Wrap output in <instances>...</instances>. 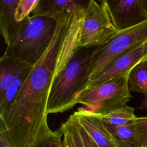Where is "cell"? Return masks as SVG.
<instances>
[{
  "label": "cell",
  "instance_id": "6da1fadb",
  "mask_svg": "<svg viewBox=\"0 0 147 147\" xmlns=\"http://www.w3.org/2000/svg\"><path fill=\"white\" fill-rule=\"evenodd\" d=\"M84 7L53 17L57 25L50 45L33 65L6 117L0 119V136L11 147H33L53 132L47 119L49 94L61 55L64 66L78 48Z\"/></svg>",
  "mask_w": 147,
  "mask_h": 147
},
{
  "label": "cell",
  "instance_id": "7a4b0ae2",
  "mask_svg": "<svg viewBox=\"0 0 147 147\" xmlns=\"http://www.w3.org/2000/svg\"><path fill=\"white\" fill-rule=\"evenodd\" d=\"M98 47L77 48L65 67L55 77L49 94L48 114L73 108L90 80L91 65Z\"/></svg>",
  "mask_w": 147,
  "mask_h": 147
},
{
  "label": "cell",
  "instance_id": "3957f363",
  "mask_svg": "<svg viewBox=\"0 0 147 147\" xmlns=\"http://www.w3.org/2000/svg\"><path fill=\"white\" fill-rule=\"evenodd\" d=\"M57 25L56 19L53 17L29 16L6 44L2 56L34 65L50 45Z\"/></svg>",
  "mask_w": 147,
  "mask_h": 147
},
{
  "label": "cell",
  "instance_id": "277c9868",
  "mask_svg": "<svg viewBox=\"0 0 147 147\" xmlns=\"http://www.w3.org/2000/svg\"><path fill=\"white\" fill-rule=\"evenodd\" d=\"M130 71L83 92L76 103L84 105L86 110L99 115L127 105L131 98L129 86Z\"/></svg>",
  "mask_w": 147,
  "mask_h": 147
},
{
  "label": "cell",
  "instance_id": "5b68a950",
  "mask_svg": "<svg viewBox=\"0 0 147 147\" xmlns=\"http://www.w3.org/2000/svg\"><path fill=\"white\" fill-rule=\"evenodd\" d=\"M118 33L106 0H88L84 8L78 48L103 46Z\"/></svg>",
  "mask_w": 147,
  "mask_h": 147
},
{
  "label": "cell",
  "instance_id": "8992f818",
  "mask_svg": "<svg viewBox=\"0 0 147 147\" xmlns=\"http://www.w3.org/2000/svg\"><path fill=\"white\" fill-rule=\"evenodd\" d=\"M33 65L2 56L0 59V119L4 118L25 84Z\"/></svg>",
  "mask_w": 147,
  "mask_h": 147
},
{
  "label": "cell",
  "instance_id": "52a82bcc",
  "mask_svg": "<svg viewBox=\"0 0 147 147\" xmlns=\"http://www.w3.org/2000/svg\"><path fill=\"white\" fill-rule=\"evenodd\" d=\"M146 38L147 21L119 32L109 42L103 46L98 47L91 63L90 80L95 77L108 63L116 57L144 42Z\"/></svg>",
  "mask_w": 147,
  "mask_h": 147
},
{
  "label": "cell",
  "instance_id": "ba28073f",
  "mask_svg": "<svg viewBox=\"0 0 147 147\" xmlns=\"http://www.w3.org/2000/svg\"><path fill=\"white\" fill-rule=\"evenodd\" d=\"M143 47L144 42L116 57L108 63L95 77L89 81L84 91L96 87L131 70L134 67L142 61Z\"/></svg>",
  "mask_w": 147,
  "mask_h": 147
},
{
  "label": "cell",
  "instance_id": "9c48e42d",
  "mask_svg": "<svg viewBox=\"0 0 147 147\" xmlns=\"http://www.w3.org/2000/svg\"><path fill=\"white\" fill-rule=\"evenodd\" d=\"M113 22L118 32L147 21L142 0H106Z\"/></svg>",
  "mask_w": 147,
  "mask_h": 147
},
{
  "label": "cell",
  "instance_id": "30bf717a",
  "mask_svg": "<svg viewBox=\"0 0 147 147\" xmlns=\"http://www.w3.org/2000/svg\"><path fill=\"white\" fill-rule=\"evenodd\" d=\"M73 114L99 147H118L111 133L97 114L84 107L79 108Z\"/></svg>",
  "mask_w": 147,
  "mask_h": 147
},
{
  "label": "cell",
  "instance_id": "8fae6325",
  "mask_svg": "<svg viewBox=\"0 0 147 147\" xmlns=\"http://www.w3.org/2000/svg\"><path fill=\"white\" fill-rule=\"evenodd\" d=\"M88 1V0H38L32 14L33 16L54 17L66 12L75 13L83 9Z\"/></svg>",
  "mask_w": 147,
  "mask_h": 147
},
{
  "label": "cell",
  "instance_id": "7c38bea8",
  "mask_svg": "<svg viewBox=\"0 0 147 147\" xmlns=\"http://www.w3.org/2000/svg\"><path fill=\"white\" fill-rule=\"evenodd\" d=\"M18 0H0V31L6 44L18 32L24 21L16 18V10Z\"/></svg>",
  "mask_w": 147,
  "mask_h": 147
},
{
  "label": "cell",
  "instance_id": "4fadbf2b",
  "mask_svg": "<svg viewBox=\"0 0 147 147\" xmlns=\"http://www.w3.org/2000/svg\"><path fill=\"white\" fill-rule=\"evenodd\" d=\"M133 121L120 126H106L118 147H139L136 127Z\"/></svg>",
  "mask_w": 147,
  "mask_h": 147
},
{
  "label": "cell",
  "instance_id": "5bb4252c",
  "mask_svg": "<svg viewBox=\"0 0 147 147\" xmlns=\"http://www.w3.org/2000/svg\"><path fill=\"white\" fill-rule=\"evenodd\" d=\"M135 109L127 105L115 109L105 115H98L106 126L115 127L128 124L136 119Z\"/></svg>",
  "mask_w": 147,
  "mask_h": 147
},
{
  "label": "cell",
  "instance_id": "9a60e30c",
  "mask_svg": "<svg viewBox=\"0 0 147 147\" xmlns=\"http://www.w3.org/2000/svg\"><path fill=\"white\" fill-rule=\"evenodd\" d=\"M129 86L130 91L147 95V60L141 61L132 68Z\"/></svg>",
  "mask_w": 147,
  "mask_h": 147
},
{
  "label": "cell",
  "instance_id": "2e32d148",
  "mask_svg": "<svg viewBox=\"0 0 147 147\" xmlns=\"http://www.w3.org/2000/svg\"><path fill=\"white\" fill-rule=\"evenodd\" d=\"M38 0H18L16 10V18L18 22L25 20L32 14Z\"/></svg>",
  "mask_w": 147,
  "mask_h": 147
},
{
  "label": "cell",
  "instance_id": "e0dca14e",
  "mask_svg": "<svg viewBox=\"0 0 147 147\" xmlns=\"http://www.w3.org/2000/svg\"><path fill=\"white\" fill-rule=\"evenodd\" d=\"M133 122L139 147H147V117H137Z\"/></svg>",
  "mask_w": 147,
  "mask_h": 147
},
{
  "label": "cell",
  "instance_id": "ac0fdd59",
  "mask_svg": "<svg viewBox=\"0 0 147 147\" xmlns=\"http://www.w3.org/2000/svg\"><path fill=\"white\" fill-rule=\"evenodd\" d=\"M63 133L60 129L42 138L33 147H62Z\"/></svg>",
  "mask_w": 147,
  "mask_h": 147
},
{
  "label": "cell",
  "instance_id": "d6986e66",
  "mask_svg": "<svg viewBox=\"0 0 147 147\" xmlns=\"http://www.w3.org/2000/svg\"><path fill=\"white\" fill-rule=\"evenodd\" d=\"M64 123L72 135L75 147H84L78 129L76 119L74 114H72Z\"/></svg>",
  "mask_w": 147,
  "mask_h": 147
},
{
  "label": "cell",
  "instance_id": "ffe728a7",
  "mask_svg": "<svg viewBox=\"0 0 147 147\" xmlns=\"http://www.w3.org/2000/svg\"><path fill=\"white\" fill-rule=\"evenodd\" d=\"M63 133L62 147H75L73 138L65 123H63L59 128Z\"/></svg>",
  "mask_w": 147,
  "mask_h": 147
},
{
  "label": "cell",
  "instance_id": "44dd1931",
  "mask_svg": "<svg viewBox=\"0 0 147 147\" xmlns=\"http://www.w3.org/2000/svg\"><path fill=\"white\" fill-rule=\"evenodd\" d=\"M77 126L84 147H99L76 119Z\"/></svg>",
  "mask_w": 147,
  "mask_h": 147
},
{
  "label": "cell",
  "instance_id": "7402d4cb",
  "mask_svg": "<svg viewBox=\"0 0 147 147\" xmlns=\"http://www.w3.org/2000/svg\"><path fill=\"white\" fill-rule=\"evenodd\" d=\"M147 60V38L144 42V47H143V56L142 61Z\"/></svg>",
  "mask_w": 147,
  "mask_h": 147
},
{
  "label": "cell",
  "instance_id": "603a6c76",
  "mask_svg": "<svg viewBox=\"0 0 147 147\" xmlns=\"http://www.w3.org/2000/svg\"><path fill=\"white\" fill-rule=\"evenodd\" d=\"M141 110H146L147 111V95H145L144 98L142 100L141 105L138 106Z\"/></svg>",
  "mask_w": 147,
  "mask_h": 147
},
{
  "label": "cell",
  "instance_id": "cb8c5ba5",
  "mask_svg": "<svg viewBox=\"0 0 147 147\" xmlns=\"http://www.w3.org/2000/svg\"><path fill=\"white\" fill-rule=\"evenodd\" d=\"M0 147H11L6 140L2 136H0Z\"/></svg>",
  "mask_w": 147,
  "mask_h": 147
},
{
  "label": "cell",
  "instance_id": "d4e9b609",
  "mask_svg": "<svg viewBox=\"0 0 147 147\" xmlns=\"http://www.w3.org/2000/svg\"><path fill=\"white\" fill-rule=\"evenodd\" d=\"M142 3L145 12L147 16V0H142Z\"/></svg>",
  "mask_w": 147,
  "mask_h": 147
}]
</instances>
